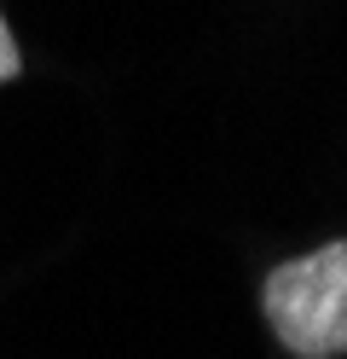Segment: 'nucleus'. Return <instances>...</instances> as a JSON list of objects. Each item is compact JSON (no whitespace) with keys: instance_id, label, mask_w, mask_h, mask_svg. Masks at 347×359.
Wrapping results in <instances>:
<instances>
[{"instance_id":"obj_1","label":"nucleus","mask_w":347,"mask_h":359,"mask_svg":"<svg viewBox=\"0 0 347 359\" xmlns=\"http://www.w3.org/2000/svg\"><path fill=\"white\" fill-rule=\"evenodd\" d=\"M261 307L272 336L295 359H341L347 353V238L272 266L261 284Z\"/></svg>"},{"instance_id":"obj_2","label":"nucleus","mask_w":347,"mask_h":359,"mask_svg":"<svg viewBox=\"0 0 347 359\" xmlns=\"http://www.w3.org/2000/svg\"><path fill=\"white\" fill-rule=\"evenodd\" d=\"M18 70H23V53H18V35L6 24V12H0V81H12Z\"/></svg>"}]
</instances>
